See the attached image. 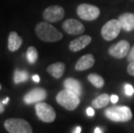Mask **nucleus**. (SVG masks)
Segmentation results:
<instances>
[{
  "label": "nucleus",
  "mask_w": 134,
  "mask_h": 133,
  "mask_svg": "<svg viewBox=\"0 0 134 133\" xmlns=\"http://www.w3.org/2000/svg\"><path fill=\"white\" fill-rule=\"evenodd\" d=\"M2 101H3V104H4V105H6V104L10 101V98H9V97L5 98L4 100H2Z\"/></svg>",
  "instance_id": "c756f323"
},
{
  "label": "nucleus",
  "mask_w": 134,
  "mask_h": 133,
  "mask_svg": "<svg viewBox=\"0 0 134 133\" xmlns=\"http://www.w3.org/2000/svg\"><path fill=\"white\" fill-rule=\"evenodd\" d=\"M36 34L39 39L45 42H55L63 37L62 32L48 22H41L36 26Z\"/></svg>",
  "instance_id": "f257e3e1"
},
{
  "label": "nucleus",
  "mask_w": 134,
  "mask_h": 133,
  "mask_svg": "<svg viewBox=\"0 0 134 133\" xmlns=\"http://www.w3.org/2000/svg\"><path fill=\"white\" fill-rule=\"evenodd\" d=\"M64 31L69 35H80L85 31L84 25L76 19L69 18L62 24Z\"/></svg>",
  "instance_id": "9b49d317"
},
{
  "label": "nucleus",
  "mask_w": 134,
  "mask_h": 133,
  "mask_svg": "<svg viewBox=\"0 0 134 133\" xmlns=\"http://www.w3.org/2000/svg\"><path fill=\"white\" fill-rule=\"evenodd\" d=\"M122 29L119 19H111L101 29V36L105 41H112L115 39Z\"/></svg>",
  "instance_id": "423d86ee"
},
{
  "label": "nucleus",
  "mask_w": 134,
  "mask_h": 133,
  "mask_svg": "<svg viewBox=\"0 0 134 133\" xmlns=\"http://www.w3.org/2000/svg\"><path fill=\"white\" fill-rule=\"evenodd\" d=\"M125 94L128 96H132L134 93V88L132 85L130 84H125Z\"/></svg>",
  "instance_id": "4be33fe9"
},
{
  "label": "nucleus",
  "mask_w": 134,
  "mask_h": 133,
  "mask_svg": "<svg viewBox=\"0 0 134 133\" xmlns=\"http://www.w3.org/2000/svg\"><path fill=\"white\" fill-rule=\"evenodd\" d=\"M87 80L96 88H101L105 84L104 79L97 73H91L87 76Z\"/></svg>",
  "instance_id": "6ab92c4d"
},
{
  "label": "nucleus",
  "mask_w": 134,
  "mask_h": 133,
  "mask_svg": "<svg viewBox=\"0 0 134 133\" xmlns=\"http://www.w3.org/2000/svg\"><path fill=\"white\" fill-rule=\"evenodd\" d=\"M127 60L129 62L134 61V46L132 48V49H130L129 54L127 55Z\"/></svg>",
  "instance_id": "b1692460"
},
{
  "label": "nucleus",
  "mask_w": 134,
  "mask_h": 133,
  "mask_svg": "<svg viewBox=\"0 0 134 133\" xmlns=\"http://www.w3.org/2000/svg\"><path fill=\"white\" fill-rule=\"evenodd\" d=\"M105 116L113 122H128L132 119V112L128 106H113L105 110Z\"/></svg>",
  "instance_id": "f03ea898"
},
{
  "label": "nucleus",
  "mask_w": 134,
  "mask_h": 133,
  "mask_svg": "<svg viewBox=\"0 0 134 133\" xmlns=\"http://www.w3.org/2000/svg\"><path fill=\"white\" fill-rule=\"evenodd\" d=\"M4 126L9 133H33L30 124L23 118H8L4 121Z\"/></svg>",
  "instance_id": "20e7f679"
},
{
  "label": "nucleus",
  "mask_w": 134,
  "mask_h": 133,
  "mask_svg": "<svg viewBox=\"0 0 134 133\" xmlns=\"http://www.w3.org/2000/svg\"><path fill=\"white\" fill-rule=\"evenodd\" d=\"M119 21L120 22L122 29L125 31H132L134 30V14L125 12L119 16Z\"/></svg>",
  "instance_id": "4468645a"
},
{
  "label": "nucleus",
  "mask_w": 134,
  "mask_h": 133,
  "mask_svg": "<svg viewBox=\"0 0 134 133\" xmlns=\"http://www.w3.org/2000/svg\"><path fill=\"white\" fill-rule=\"evenodd\" d=\"M36 114L40 120L44 123H52L56 118V112L50 105L44 102L36 103L35 106Z\"/></svg>",
  "instance_id": "39448f33"
},
{
  "label": "nucleus",
  "mask_w": 134,
  "mask_h": 133,
  "mask_svg": "<svg viewBox=\"0 0 134 133\" xmlns=\"http://www.w3.org/2000/svg\"><path fill=\"white\" fill-rule=\"evenodd\" d=\"M63 86L65 89H68V90H69V91L73 92L74 93H75L76 95H78L79 97L81 95L82 86H81V82L75 80V79L68 78L67 80H64Z\"/></svg>",
  "instance_id": "2eb2a0df"
},
{
  "label": "nucleus",
  "mask_w": 134,
  "mask_h": 133,
  "mask_svg": "<svg viewBox=\"0 0 134 133\" xmlns=\"http://www.w3.org/2000/svg\"><path fill=\"white\" fill-rule=\"evenodd\" d=\"M130 51V43L127 41L122 40L120 42H117L116 44L112 45L109 49L108 53L111 56L116 59H122L128 55Z\"/></svg>",
  "instance_id": "9d476101"
},
{
  "label": "nucleus",
  "mask_w": 134,
  "mask_h": 133,
  "mask_svg": "<svg viewBox=\"0 0 134 133\" xmlns=\"http://www.w3.org/2000/svg\"><path fill=\"white\" fill-rule=\"evenodd\" d=\"M92 41V38L89 36H81L78 38L75 39L69 43V49L72 52H78L80 50L86 48Z\"/></svg>",
  "instance_id": "f8f14e48"
},
{
  "label": "nucleus",
  "mask_w": 134,
  "mask_h": 133,
  "mask_svg": "<svg viewBox=\"0 0 134 133\" xmlns=\"http://www.w3.org/2000/svg\"><path fill=\"white\" fill-rule=\"evenodd\" d=\"M65 16V10L60 5L48 6L42 13V18L48 22H56L61 21Z\"/></svg>",
  "instance_id": "6e6552de"
},
{
  "label": "nucleus",
  "mask_w": 134,
  "mask_h": 133,
  "mask_svg": "<svg viewBox=\"0 0 134 133\" xmlns=\"http://www.w3.org/2000/svg\"><path fill=\"white\" fill-rule=\"evenodd\" d=\"M2 88V86H1V85H0V89H1Z\"/></svg>",
  "instance_id": "2f4dec72"
},
{
  "label": "nucleus",
  "mask_w": 134,
  "mask_h": 133,
  "mask_svg": "<svg viewBox=\"0 0 134 133\" xmlns=\"http://www.w3.org/2000/svg\"><path fill=\"white\" fill-rule=\"evenodd\" d=\"M110 101V96L107 93H103V94L98 96L92 101V106L95 109H101L107 106Z\"/></svg>",
  "instance_id": "a211bd4d"
},
{
  "label": "nucleus",
  "mask_w": 134,
  "mask_h": 133,
  "mask_svg": "<svg viewBox=\"0 0 134 133\" xmlns=\"http://www.w3.org/2000/svg\"><path fill=\"white\" fill-rule=\"evenodd\" d=\"M55 100L60 106L64 107L68 111L75 110L80 105V102H81L79 96L68 89L60 91L56 95Z\"/></svg>",
  "instance_id": "7ed1b4c3"
},
{
  "label": "nucleus",
  "mask_w": 134,
  "mask_h": 133,
  "mask_svg": "<svg viewBox=\"0 0 134 133\" xmlns=\"http://www.w3.org/2000/svg\"><path fill=\"white\" fill-rule=\"evenodd\" d=\"M94 133H102L101 129L99 127H96L95 130H94Z\"/></svg>",
  "instance_id": "7c9ffc66"
},
{
  "label": "nucleus",
  "mask_w": 134,
  "mask_h": 133,
  "mask_svg": "<svg viewBox=\"0 0 134 133\" xmlns=\"http://www.w3.org/2000/svg\"><path fill=\"white\" fill-rule=\"evenodd\" d=\"M47 72L55 79H60L65 72V64L62 62H55L51 64L48 67Z\"/></svg>",
  "instance_id": "f3484780"
},
{
  "label": "nucleus",
  "mask_w": 134,
  "mask_h": 133,
  "mask_svg": "<svg viewBox=\"0 0 134 133\" xmlns=\"http://www.w3.org/2000/svg\"><path fill=\"white\" fill-rule=\"evenodd\" d=\"M127 73H129L130 75L134 76V61L130 62L129 65L127 67Z\"/></svg>",
  "instance_id": "5701e85b"
},
{
  "label": "nucleus",
  "mask_w": 134,
  "mask_h": 133,
  "mask_svg": "<svg viewBox=\"0 0 134 133\" xmlns=\"http://www.w3.org/2000/svg\"><path fill=\"white\" fill-rule=\"evenodd\" d=\"M4 105L3 104V101H1V100H0V114H2L3 112H4Z\"/></svg>",
  "instance_id": "bb28decb"
},
{
  "label": "nucleus",
  "mask_w": 134,
  "mask_h": 133,
  "mask_svg": "<svg viewBox=\"0 0 134 133\" xmlns=\"http://www.w3.org/2000/svg\"><path fill=\"white\" fill-rule=\"evenodd\" d=\"M26 56H27L28 61H29L30 64L35 63L38 59V52H37V50H36V48L33 47V46H30V47L28 48Z\"/></svg>",
  "instance_id": "412c9836"
},
{
  "label": "nucleus",
  "mask_w": 134,
  "mask_h": 133,
  "mask_svg": "<svg viewBox=\"0 0 134 133\" xmlns=\"http://www.w3.org/2000/svg\"><path fill=\"white\" fill-rule=\"evenodd\" d=\"M47 98V91L42 87L31 89L24 96V102L26 105H32L42 102Z\"/></svg>",
  "instance_id": "1a4fd4ad"
},
{
  "label": "nucleus",
  "mask_w": 134,
  "mask_h": 133,
  "mask_svg": "<svg viewBox=\"0 0 134 133\" xmlns=\"http://www.w3.org/2000/svg\"><path fill=\"white\" fill-rule=\"evenodd\" d=\"M23 44V39L18 36V34L12 31L10 33L8 37V49L10 52H15L20 49Z\"/></svg>",
  "instance_id": "dca6fc26"
},
{
  "label": "nucleus",
  "mask_w": 134,
  "mask_h": 133,
  "mask_svg": "<svg viewBox=\"0 0 134 133\" xmlns=\"http://www.w3.org/2000/svg\"><path fill=\"white\" fill-rule=\"evenodd\" d=\"M87 116H89V117H93V115H94V110L92 107H88L87 109Z\"/></svg>",
  "instance_id": "393cba45"
},
{
  "label": "nucleus",
  "mask_w": 134,
  "mask_h": 133,
  "mask_svg": "<svg viewBox=\"0 0 134 133\" xmlns=\"http://www.w3.org/2000/svg\"><path fill=\"white\" fill-rule=\"evenodd\" d=\"M100 10L97 6L88 4H81L77 7V15L86 21H93L99 18Z\"/></svg>",
  "instance_id": "0eeeda50"
},
{
  "label": "nucleus",
  "mask_w": 134,
  "mask_h": 133,
  "mask_svg": "<svg viewBox=\"0 0 134 133\" xmlns=\"http://www.w3.org/2000/svg\"><path fill=\"white\" fill-rule=\"evenodd\" d=\"M28 79H29V73L25 70L16 69L14 72V82H15V84H19L22 83V82H24Z\"/></svg>",
  "instance_id": "aec40b11"
},
{
  "label": "nucleus",
  "mask_w": 134,
  "mask_h": 133,
  "mask_svg": "<svg viewBox=\"0 0 134 133\" xmlns=\"http://www.w3.org/2000/svg\"><path fill=\"white\" fill-rule=\"evenodd\" d=\"M81 128L80 126H77L76 128H75V131L74 133H81Z\"/></svg>",
  "instance_id": "c85d7f7f"
},
{
  "label": "nucleus",
  "mask_w": 134,
  "mask_h": 133,
  "mask_svg": "<svg viewBox=\"0 0 134 133\" xmlns=\"http://www.w3.org/2000/svg\"><path fill=\"white\" fill-rule=\"evenodd\" d=\"M94 57L91 54H87V55H83L76 62L75 68L77 71H84V70L89 69L94 65Z\"/></svg>",
  "instance_id": "ddd939ff"
},
{
  "label": "nucleus",
  "mask_w": 134,
  "mask_h": 133,
  "mask_svg": "<svg viewBox=\"0 0 134 133\" xmlns=\"http://www.w3.org/2000/svg\"><path fill=\"white\" fill-rule=\"evenodd\" d=\"M110 100H111V102H112V103L115 104V103L118 102L119 97L117 95H115V94H113L112 96H110Z\"/></svg>",
  "instance_id": "a878e982"
},
{
  "label": "nucleus",
  "mask_w": 134,
  "mask_h": 133,
  "mask_svg": "<svg viewBox=\"0 0 134 133\" xmlns=\"http://www.w3.org/2000/svg\"><path fill=\"white\" fill-rule=\"evenodd\" d=\"M32 80L35 81V82H38L40 81V78H39V75H37V74H34L33 76H32Z\"/></svg>",
  "instance_id": "cd10ccee"
}]
</instances>
